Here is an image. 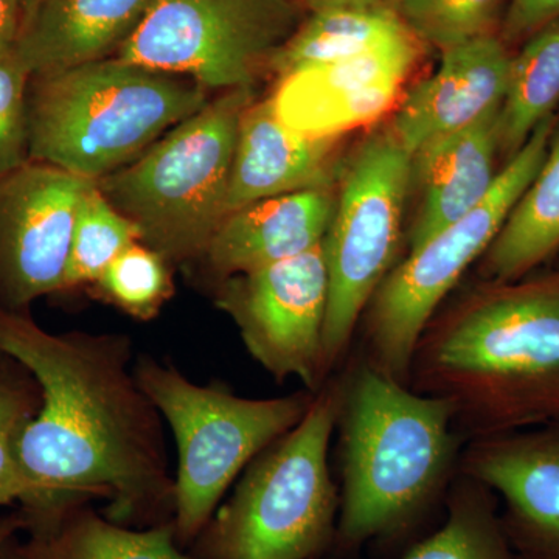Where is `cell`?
<instances>
[{
	"label": "cell",
	"mask_w": 559,
	"mask_h": 559,
	"mask_svg": "<svg viewBox=\"0 0 559 559\" xmlns=\"http://www.w3.org/2000/svg\"><path fill=\"white\" fill-rule=\"evenodd\" d=\"M100 299L131 318H156L175 293L170 263L159 252L134 242L92 285Z\"/></svg>",
	"instance_id": "cell-27"
},
{
	"label": "cell",
	"mask_w": 559,
	"mask_h": 559,
	"mask_svg": "<svg viewBox=\"0 0 559 559\" xmlns=\"http://www.w3.org/2000/svg\"><path fill=\"white\" fill-rule=\"evenodd\" d=\"M414 160L390 128L364 140L340 179L323 240L330 277L323 329L326 373L347 353L360 316L393 270Z\"/></svg>",
	"instance_id": "cell-9"
},
{
	"label": "cell",
	"mask_w": 559,
	"mask_h": 559,
	"mask_svg": "<svg viewBox=\"0 0 559 559\" xmlns=\"http://www.w3.org/2000/svg\"><path fill=\"white\" fill-rule=\"evenodd\" d=\"M307 13L331 9L390 11L399 14L400 0H297Z\"/></svg>",
	"instance_id": "cell-32"
},
{
	"label": "cell",
	"mask_w": 559,
	"mask_h": 559,
	"mask_svg": "<svg viewBox=\"0 0 559 559\" xmlns=\"http://www.w3.org/2000/svg\"><path fill=\"white\" fill-rule=\"evenodd\" d=\"M22 2V11H24V24L25 21L28 20V17L32 16L33 11H35L36 7H38V3L40 0H21ZM22 24V25H24Z\"/></svg>",
	"instance_id": "cell-35"
},
{
	"label": "cell",
	"mask_w": 559,
	"mask_h": 559,
	"mask_svg": "<svg viewBox=\"0 0 559 559\" xmlns=\"http://www.w3.org/2000/svg\"><path fill=\"white\" fill-rule=\"evenodd\" d=\"M409 32L390 11L331 9L308 13L272 62V75L347 60Z\"/></svg>",
	"instance_id": "cell-23"
},
{
	"label": "cell",
	"mask_w": 559,
	"mask_h": 559,
	"mask_svg": "<svg viewBox=\"0 0 559 559\" xmlns=\"http://www.w3.org/2000/svg\"><path fill=\"white\" fill-rule=\"evenodd\" d=\"M329 297L322 242L294 259L219 280L215 301L267 373L278 381L299 378L318 392L329 380L323 362Z\"/></svg>",
	"instance_id": "cell-11"
},
{
	"label": "cell",
	"mask_w": 559,
	"mask_h": 559,
	"mask_svg": "<svg viewBox=\"0 0 559 559\" xmlns=\"http://www.w3.org/2000/svg\"><path fill=\"white\" fill-rule=\"evenodd\" d=\"M250 87L226 91L176 124L138 159L98 179L140 242L168 263L201 260L227 216V190Z\"/></svg>",
	"instance_id": "cell-6"
},
{
	"label": "cell",
	"mask_w": 559,
	"mask_h": 559,
	"mask_svg": "<svg viewBox=\"0 0 559 559\" xmlns=\"http://www.w3.org/2000/svg\"><path fill=\"white\" fill-rule=\"evenodd\" d=\"M22 24L24 11L21 0H0V53L16 49Z\"/></svg>",
	"instance_id": "cell-31"
},
{
	"label": "cell",
	"mask_w": 559,
	"mask_h": 559,
	"mask_svg": "<svg viewBox=\"0 0 559 559\" xmlns=\"http://www.w3.org/2000/svg\"><path fill=\"white\" fill-rule=\"evenodd\" d=\"M342 382L336 538L349 549L395 535L426 510L450 477L462 436L450 401L415 392L364 358Z\"/></svg>",
	"instance_id": "cell-3"
},
{
	"label": "cell",
	"mask_w": 559,
	"mask_h": 559,
	"mask_svg": "<svg viewBox=\"0 0 559 559\" xmlns=\"http://www.w3.org/2000/svg\"><path fill=\"white\" fill-rule=\"evenodd\" d=\"M558 17L559 0H509L499 38L509 49L521 46Z\"/></svg>",
	"instance_id": "cell-30"
},
{
	"label": "cell",
	"mask_w": 559,
	"mask_h": 559,
	"mask_svg": "<svg viewBox=\"0 0 559 559\" xmlns=\"http://www.w3.org/2000/svg\"><path fill=\"white\" fill-rule=\"evenodd\" d=\"M489 498L487 487L465 477L452 492L444 524L403 559H511L506 530Z\"/></svg>",
	"instance_id": "cell-24"
},
{
	"label": "cell",
	"mask_w": 559,
	"mask_h": 559,
	"mask_svg": "<svg viewBox=\"0 0 559 559\" xmlns=\"http://www.w3.org/2000/svg\"><path fill=\"white\" fill-rule=\"evenodd\" d=\"M421 43L411 32L347 60L294 70L267 98L290 130L311 138H342L393 108L417 64Z\"/></svg>",
	"instance_id": "cell-13"
},
{
	"label": "cell",
	"mask_w": 559,
	"mask_h": 559,
	"mask_svg": "<svg viewBox=\"0 0 559 559\" xmlns=\"http://www.w3.org/2000/svg\"><path fill=\"white\" fill-rule=\"evenodd\" d=\"M17 540L24 559H198L179 546L175 525L131 528L100 516L91 503H76L27 525Z\"/></svg>",
	"instance_id": "cell-20"
},
{
	"label": "cell",
	"mask_w": 559,
	"mask_h": 559,
	"mask_svg": "<svg viewBox=\"0 0 559 559\" xmlns=\"http://www.w3.org/2000/svg\"><path fill=\"white\" fill-rule=\"evenodd\" d=\"M21 530H24V518H22L21 511L20 513L0 518V546H2L5 540L16 536Z\"/></svg>",
	"instance_id": "cell-33"
},
{
	"label": "cell",
	"mask_w": 559,
	"mask_h": 559,
	"mask_svg": "<svg viewBox=\"0 0 559 559\" xmlns=\"http://www.w3.org/2000/svg\"><path fill=\"white\" fill-rule=\"evenodd\" d=\"M559 252V120L535 178L481 257L480 275L514 282L540 270Z\"/></svg>",
	"instance_id": "cell-21"
},
{
	"label": "cell",
	"mask_w": 559,
	"mask_h": 559,
	"mask_svg": "<svg viewBox=\"0 0 559 559\" xmlns=\"http://www.w3.org/2000/svg\"><path fill=\"white\" fill-rule=\"evenodd\" d=\"M513 51L496 36L441 51L440 68L401 102L390 131L412 156L502 106Z\"/></svg>",
	"instance_id": "cell-15"
},
{
	"label": "cell",
	"mask_w": 559,
	"mask_h": 559,
	"mask_svg": "<svg viewBox=\"0 0 559 559\" xmlns=\"http://www.w3.org/2000/svg\"><path fill=\"white\" fill-rule=\"evenodd\" d=\"M409 388L450 401L471 440L559 425V271L491 282L430 319Z\"/></svg>",
	"instance_id": "cell-2"
},
{
	"label": "cell",
	"mask_w": 559,
	"mask_h": 559,
	"mask_svg": "<svg viewBox=\"0 0 559 559\" xmlns=\"http://www.w3.org/2000/svg\"><path fill=\"white\" fill-rule=\"evenodd\" d=\"M558 253H559V252H558ZM558 253H557V255H558ZM557 271H559V266L557 267Z\"/></svg>",
	"instance_id": "cell-36"
},
{
	"label": "cell",
	"mask_w": 559,
	"mask_h": 559,
	"mask_svg": "<svg viewBox=\"0 0 559 559\" xmlns=\"http://www.w3.org/2000/svg\"><path fill=\"white\" fill-rule=\"evenodd\" d=\"M499 110L423 146L412 156L421 207L412 226L409 252L468 215L495 186L499 171Z\"/></svg>",
	"instance_id": "cell-18"
},
{
	"label": "cell",
	"mask_w": 559,
	"mask_h": 559,
	"mask_svg": "<svg viewBox=\"0 0 559 559\" xmlns=\"http://www.w3.org/2000/svg\"><path fill=\"white\" fill-rule=\"evenodd\" d=\"M40 406V390L31 371L0 353V506L22 502L27 488L17 465L22 429Z\"/></svg>",
	"instance_id": "cell-28"
},
{
	"label": "cell",
	"mask_w": 559,
	"mask_h": 559,
	"mask_svg": "<svg viewBox=\"0 0 559 559\" xmlns=\"http://www.w3.org/2000/svg\"><path fill=\"white\" fill-rule=\"evenodd\" d=\"M0 559H24L17 550V538L13 536L0 546Z\"/></svg>",
	"instance_id": "cell-34"
},
{
	"label": "cell",
	"mask_w": 559,
	"mask_h": 559,
	"mask_svg": "<svg viewBox=\"0 0 559 559\" xmlns=\"http://www.w3.org/2000/svg\"><path fill=\"white\" fill-rule=\"evenodd\" d=\"M340 140L290 130L272 112L270 102L250 103L238 128L227 216L267 198L340 183Z\"/></svg>",
	"instance_id": "cell-16"
},
{
	"label": "cell",
	"mask_w": 559,
	"mask_h": 559,
	"mask_svg": "<svg viewBox=\"0 0 559 559\" xmlns=\"http://www.w3.org/2000/svg\"><path fill=\"white\" fill-rule=\"evenodd\" d=\"M0 353L31 371L40 390L39 411L16 447L27 488L24 528L95 499L127 527L173 522L162 417L135 380L127 337L51 333L27 310L0 307Z\"/></svg>",
	"instance_id": "cell-1"
},
{
	"label": "cell",
	"mask_w": 559,
	"mask_h": 559,
	"mask_svg": "<svg viewBox=\"0 0 559 559\" xmlns=\"http://www.w3.org/2000/svg\"><path fill=\"white\" fill-rule=\"evenodd\" d=\"M135 380L178 444L176 539L189 549L219 500L253 459L299 425L316 392L250 400L223 385H200L171 364L142 356Z\"/></svg>",
	"instance_id": "cell-7"
},
{
	"label": "cell",
	"mask_w": 559,
	"mask_h": 559,
	"mask_svg": "<svg viewBox=\"0 0 559 559\" xmlns=\"http://www.w3.org/2000/svg\"><path fill=\"white\" fill-rule=\"evenodd\" d=\"M151 0H40L22 25L16 53L32 76L114 57Z\"/></svg>",
	"instance_id": "cell-19"
},
{
	"label": "cell",
	"mask_w": 559,
	"mask_h": 559,
	"mask_svg": "<svg viewBox=\"0 0 559 559\" xmlns=\"http://www.w3.org/2000/svg\"><path fill=\"white\" fill-rule=\"evenodd\" d=\"M342 378L326 380L307 414L252 460L231 498L189 551L198 559H318L336 539L340 498L330 447Z\"/></svg>",
	"instance_id": "cell-5"
},
{
	"label": "cell",
	"mask_w": 559,
	"mask_h": 559,
	"mask_svg": "<svg viewBox=\"0 0 559 559\" xmlns=\"http://www.w3.org/2000/svg\"><path fill=\"white\" fill-rule=\"evenodd\" d=\"M334 187L280 194L230 213L201 260L219 280L319 248L336 207Z\"/></svg>",
	"instance_id": "cell-17"
},
{
	"label": "cell",
	"mask_w": 559,
	"mask_h": 559,
	"mask_svg": "<svg viewBox=\"0 0 559 559\" xmlns=\"http://www.w3.org/2000/svg\"><path fill=\"white\" fill-rule=\"evenodd\" d=\"M307 14L297 0H151L114 57L207 91L252 90Z\"/></svg>",
	"instance_id": "cell-10"
},
{
	"label": "cell",
	"mask_w": 559,
	"mask_h": 559,
	"mask_svg": "<svg viewBox=\"0 0 559 559\" xmlns=\"http://www.w3.org/2000/svg\"><path fill=\"white\" fill-rule=\"evenodd\" d=\"M95 180L28 160L0 178V307L60 293L81 198Z\"/></svg>",
	"instance_id": "cell-12"
},
{
	"label": "cell",
	"mask_w": 559,
	"mask_h": 559,
	"mask_svg": "<svg viewBox=\"0 0 559 559\" xmlns=\"http://www.w3.org/2000/svg\"><path fill=\"white\" fill-rule=\"evenodd\" d=\"M138 241V229L92 183L76 209L62 290L94 285Z\"/></svg>",
	"instance_id": "cell-25"
},
{
	"label": "cell",
	"mask_w": 559,
	"mask_h": 559,
	"mask_svg": "<svg viewBox=\"0 0 559 559\" xmlns=\"http://www.w3.org/2000/svg\"><path fill=\"white\" fill-rule=\"evenodd\" d=\"M499 110V153L510 160L559 106V17L521 44Z\"/></svg>",
	"instance_id": "cell-22"
},
{
	"label": "cell",
	"mask_w": 559,
	"mask_h": 559,
	"mask_svg": "<svg viewBox=\"0 0 559 559\" xmlns=\"http://www.w3.org/2000/svg\"><path fill=\"white\" fill-rule=\"evenodd\" d=\"M31 79L16 49L0 53V178L31 160L27 109Z\"/></svg>",
	"instance_id": "cell-29"
},
{
	"label": "cell",
	"mask_w": 559,
	"mask_h": 559,
	"mask_svg": "<svg viewBox=\"0 0 559 559\" xmlns=\"http://www.w3.org/2000/svg\"><path fill=\"white\" fill-rule=\"evenodd\" d=\"M463 476L496 492L506 530L533 559H559V425L471 440Z\"/></svg>",
	"instance_id": "cell-14"
},
{
	"label": "cell",
	"mask_w": 559,
	"mask_h": 559,
	"mask_svg": "<svg viewBox=\"0 0 559 559\" xmlns=\"http://www.w3.org/2000/svg\"><path fill=\"white\" fill-rule=\"evenodd\" d=\"M558 120L557 112L536 128L520 153L506 162L477 207L411 250L407 259L385 275L367 307L362 358L371 367L409 385L412 359L423 331L460 277L498 237L538 173Z\"/></svg>",
	"instance_id": "cell-8"
},
{
	"label": "cell",
	"mask_w": 559,
	"mask_h": 559,
	"mask_svg": "<svg viewBox=\"0 0 559 559\" xmlns=\"http://www.w3.org/2000/svg\"><path fill=\"white\" fill-rule=\"evenodd\" d=\"M209 102L193 80L116 57L35 75L27 94L31 160L97 182Z\"/></svg>",
	"instance_id": "cell-4"
},
{
	"label": "cell",
	"mask_w": 559,
	"mask_h": 559,
	"mask_svg": "<svg viewBox=\"0 0 559 559\" xmlns=\"http://www.w3.org/2000/svg\"><path fill=\"white\" fill-rule=\"evenodd\" d=\"M509 0H400L399 16L419 43L440 51L499 36Z\"/></svg>",
	"instance_id": "cell-26"
}]
</instances>
